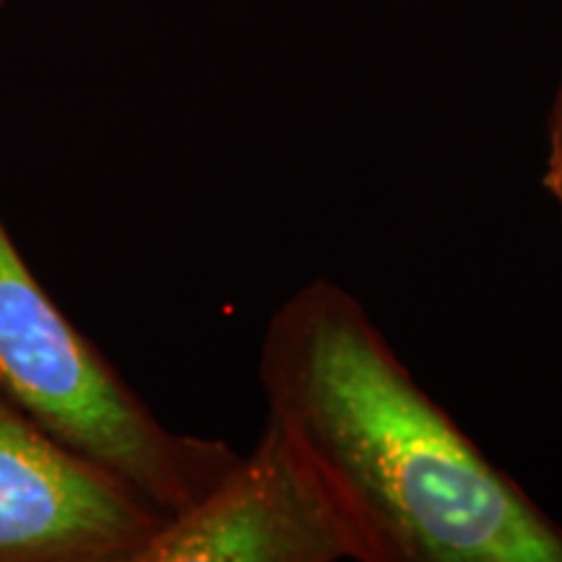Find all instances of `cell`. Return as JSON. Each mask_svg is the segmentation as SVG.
<instances>
[{
	"mask_svg": "<svg viewBox=\"0 0 562 562\" xmlns=\"http://www.w3.org/2000/svg\"><path fill=\"white\" fill-rule=\"evenodd\" d=\"M269 419L349 524L362 562H562V526L417 383L328 279L271 315Z\"/></svg>",
	"mask_w": 562,
	"mask_h": 562,
	"instance_id": "obj_1",
	"label": "cell"
},
{
	"mask_svg": "<svg viewBox=\"0 0 562 562\" xmlns=\"http://www.w3.org/2000/svg\"><path fill=\"white\" fill-rule=\"evenodd\" d=\"M0 391L70 451L161 516L191 508L235 467L224 440L172 432L58 311L0 222Z\"/></svg>",
	"mask_w": 562,
	"mask_h": 562,
	"instance_id": "obj_2",
	"label": "cell"
},
{
	"mask_svg": "<svg viewBox=\"0 0 562 562\" xmlns=\"http://www.w3.org/2000/svg\"><path fill=\"white\" fill-rule=\"evenodd\" d=\"M165 516L0 391V562H136Z\"/></svg>",
	"mask_w": 562,
	"mask_h": 562,
	"instance_id": "obj_3",
	"label": "cell"
},
{
	"mask_svg": "<svg viewBox=\"0 0 562 562\" xmlns=\"http://www.w3.org/2000/svg\"><path fill=\"white\" fill-rule=\"evenodd\" d=\"M362 562L315 474L269 419L248 456L165 518L136 562Z\"/></svg>",
	"mask_w": 562,
	"mask_h": 562,
	"instance_id": "obj_4",
	"label": "cell"
},
{
	"mask_svg": "<svg viewBox=\"0 0 562 562\" xmlns=\"http://www.w3.org/2000/svg\"><path fill=\"white\" fill-rule=\"evenodd\" d=\"M544 188L562 211V83L558 97L552 102L550 128H547V167H544Z\"/></svg>",
	"mask_w": 562,
	"mask_h": 562,
	"instance_id": "obj_5",
	"label": "cell"
},
{
	"mask_svg": "<svg viewBox=\"0 0 562 562\" xmlns=\"http://www.w3.org/2000/svg\"><path fill=\"white\" fill-rule=\"evenodd\" d=\"M0 5H3V0H0Z\"/></svg>",
	"mask_w": 562,
	"mask_h": 562,
	"instance_id": "obj_6",
	"label": "cell"
}]
</instances>
